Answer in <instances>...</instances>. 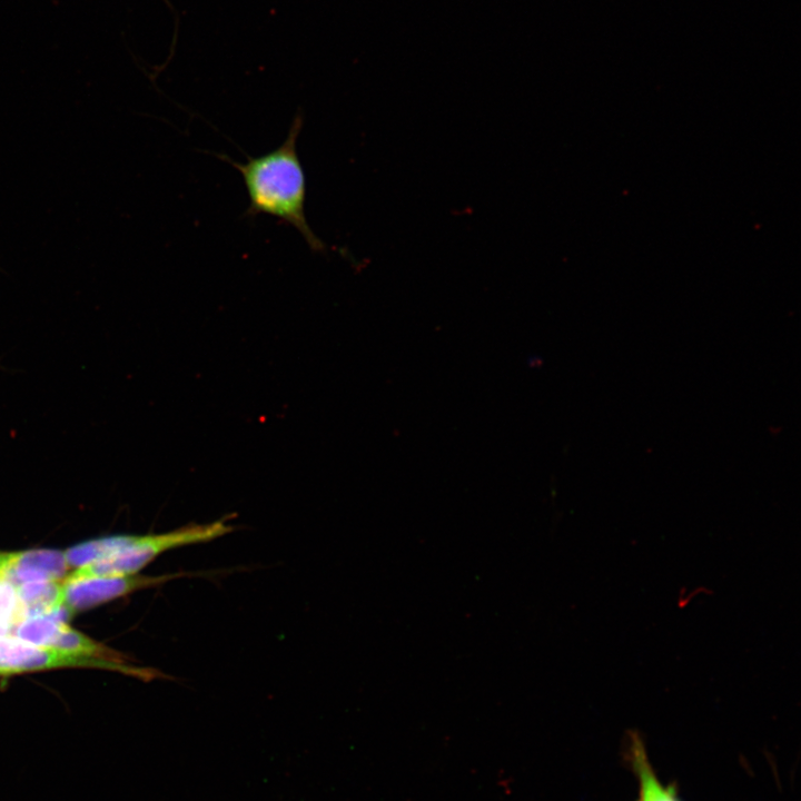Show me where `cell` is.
<instances>
[{"label":"cell","mask_w":801,"mask_h":801,"mask_svg":"<svg viewBox=\"0 0 801 801\" xmlns=\"http://www.w3.org/2000/svg\"><path fill=\"white\" fill-rule=\"evenodd\" d=\"M303 125L304 116L297 113L280 146L258 157H247L245 162H237L226 155H219V158L240 172L249 200L248 216L277 218L295 228L312 251L320 254L327 246L309 226L305 211L306 175L297 151Z\"/></svg>","instance_id":"cell-1"},{"label":"cell","mask_w":801,"mask_h":801,"mask_svg":"<svg viewBox=\"0 0 801 801\" xmlns=\"http://www.w3.org/2000/svg\"><path fill=\"white\" fill-rule=\"evenodd\" d=\"M62 666L100 668L122 672L142 680H150L159 675L154 670L132 668L122 662L39 646L12 635L0 636V675Z\"/></svg>","instance_id":"cell-2"},{"label":"cell","mask_w":801,"mask_h":801,"mask_svg":"<svg viewBox=\"0 0 801 801\" xmlns=\"http://www.w3.org/2000/svg\"><path fill=\"white\" fill-rule=\"evenodd\" d=\"M179 575L146 576L132 574L125 576H92L72 581L62 580V605L69 614H73L134 591L159 585Z\"/></svg>","instance_id":"cell-3"},{"label":"cell","mask_w":801,"mask_h":801,"mask_svg":"<svg viewBox=\"0 0 801 801\" xmlns=\"http://www.w3.org/2000/svg\"><path fill=\"white\" fill-rule=\"evenodd\" d=\"M68 570L65 554L60 551L0 552V582L13 587L33 581H61Z\"/></svg>","instance_id":"cell-4"},{"label":"cell","mask_w":801,"mask_h":801,"mask_svg":"<svg viewBox=\"0 0 801 801\" xmlns=\"http://www.w3.org/2000/svg\"><path fill=\"white\" fill-rule=\"evenodd\" d=\"M28 639L39 646H47L73 654L122 662L115 651L108 650L86 635L75 631L65 622L49 616H39L30 621L27 627Z\"/></svg>","instance_id":"cell-5"},{"label":"cell","mask_w":801,"mask_h":801,"mask_svg":"<svg viewBox=\"0 0 801 801\" xmlns=\"http://www.w3.org/2000/svg\"><path fill=\"white\" fill-rule=\"evenodd\" d=\"M624 756L636 779V801H683L678 784L663 782L656 773L639 731L626 732Z\"/></svg>","instance_id":"cell-6"},{"label":"cell","mask_w":801,"mask_h":801,"mask_svg":"<svg viewBox=\"0 0 801 801\" xmlns=\"http://www.w3.org/2000/svg\"><path fill=\"white\" fill-rule=\"evenodd\" d=\"M61 581H33L14 587L23 620L50 616L63 622L69 613L62 605Z\"/></svg>","instance_id":"cell-7"},{"label":"cell","mask_w":801,"mask_h":801,"mask_svg":"<svg viewBox=\"0 0 801 801\" xmlns=\"http://www.w3.org/2000/svg\"><path fill=\"white\" fill-rule=\"evenodd\" d=\"M135 535H116L92 540L66 551L65 558L70 567H81L112 555L127 546Z\"/></svg>","instance_id":"cell-8"},{"label":"cell","mask_w":801,"mask_h":801,"mask_svg":"<svg viewBox=\"0 0 801 801\" xmlns=\"http://www.w3.org/2000/svg\"><path fill=\"white\" fill-rule=\"evenodd\" d=\"M23 620L16 590L0 582V636L8 635Z\"/></svg>","instance_id":"cell-9"}]
</instances>
